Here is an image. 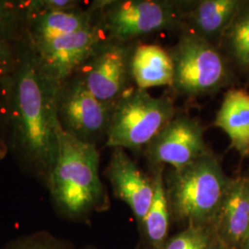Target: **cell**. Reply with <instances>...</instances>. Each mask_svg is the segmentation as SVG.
I'll use <instances>...</instances> for the list:
<instances>
[{"label": "cell", "instance_id": "obj_1", "mask_svg": "<svg viewBox=\"0 0 249 249\" xmlns=\"http://www.w3.org/2000/svg\"><path fill=\"white\" fill-rule=\"evenodd\" d=\"M57 92L23 43L9 81V148L22 166L45 182L59 149Z\"/></svg>", "mask_w": 249, "mask_h": 249}, {"label": "cell", "instance_id": "obj_2", "mask_svg": "<svg viewBox=\"0 0 249 249\" xmlns=\"http://www.w3.org/2000/svg\"><path fill=\"white\" fill-rule=\"evenodd\" d=\"M99 161L96 145L81 142L60 126L57 157L46 180L58 210L75 217L106 203L107 194L99 176Z\"/></svg>", "mask_w": 249, "mask_h": 249}, {"label": "cell", "instance_id": "obj_3", "mask_svg": "<svg viewBox=\"0 0 249 249\" xmlns=\"http://www.w3.org/2000/svg\"><path fill=\"white\" fill-rule=\"evenodd\" d=\"M230 182L210 151L182 169L172 170L165 187L170 209L191 225L207 222L217 217Z\"/></svg>", "mask_w": 249, "mask_h": 249}, {"label": "cell", "instance_id": "obj_4", "mask_svg": "<svg viewBox=\"0 0 249 249\" xmlns=\"http://www.w3.org/2000/svg\"><path fill=\"white\" fill-rule=\"evenodd\" d=\"M176 115L169 98L153 97L146 89L130 87L115 106L106 146L131 151L145 149Z\"/></svg>", "mask_w": 249, "mask_h": 249}, {"label": "cell", "instance_id": "obj_5", "mask_svg": "<svg viewBox=\"0 0 249 249\" xmlns=\"http://www.w3.org/2000/svg\"><path fill=\"white\" fill-rule=\"evenodd\" d=\"M99 23L107 40L129 44L140 36L172 30L184 23L183 5L159 0H100Z\"/></svg>", "mask_w": 249, "mask_h": 249}, {"label": "cell", "instance_id": "obj_6", "mask_svg": "<svg viewBox=\"0 0 249 249\" xmlns=\"http://www.w3.org/2000/svg\"><path fill=\"white\" fill-rule=\"evenodd\" d=\"M174 63L173 88L179 94L198 97L223 88L231 80L226 58L211 42L185 32L169 51Z\"/></svg>", "mask_w": 249, "mask_h": 249}, {"label": "cell", "instance_id": "obj_7", "mask_svg": "<svg viewBox=\"0 0 249 249\" xmlns=\"http://www.w3.org/2000/svg\"><path fill=\"white\" fill-rule=\"evenodd\" d=\"M106 40V33L97 20L76 33L25 44L40 70L59 89Z\"/></svg>", "mask_w": 249, "mask_h": 249}, {"label": "cell", "instance_id": "obj_8", "mask_svg": "<svg viewBox=\"0 0 249 249\" xmlns=\"http://www.w3.org/2000/svg\"><path fill=\"white\" fill-rule=\"evenodd\" d=\"M115 106L99 101L81 80L73 76L57 92V117L66 133L96 145L107 138Z\"/></svg>", "mask_w": 249, "mask_h": 249}, {"label": "cell", "instance_id": "obj_9", "mask_svg": "<svg viewBox=\"0 0 249 249\" xmlns=\"http://www.w3.org/2000/svg\"><path fill=\"white\" fill-rule=\"evenodd\" d=\"M134 48L129 44L106 40L80 68L77 76L99 101L116 106L129 89L131 57Z\"/></svg>", "mask_w": 249, "mask_h": 249}, {"label": "cell", "instance_id": "obj_10", "mask_svg": "<svg viewBox=\"0 0 249 249\" xmlns=\"http://www.w3.org/2000/svg\"><path fill=\"white\" fill-rule=\"evenodd\" d=\"M148 159L160 167L169 164L179 170L210 152L204 141V127L191 116L176 115L145 148Z\"/></svg>", "mask_w": 249, "mask_h": 249}, {"label": "cell", "instance_id": "obj_11", "mask_svg": "<svg viewBox=\"0 0 249 249\" xmlns=\"http://www.w3.org/2000/svg\"><path fill=\"white\" fill-rule=\"evenodd\" d=\"M107 174L116 196L142 223L153 197V180L146 177L121 148L113 149Z\"/></svg>", "mask_w": 249, "mask_h": 249}, {"label": "cell", "instance_id": "obj_12", "mask_svg": "<svg viewBox=\"0 0 249 249\" xmlns=\"http://www.w3.org/2000/svg\"><path fill=\"white\" fill-rule=\"evenodd\" d=\"M98 10L92 4L88 9L80 8L27 14L24 43H33L79 32L93 25L98 20Z\"/></svg>", "mask_w": 249, "mask_h": 249}, {"label": "cell", "instance_id": "obj_13", "mask_svg": "<svg viewBox=\"0 0 249 249\" xmlns=\"http://www.w3.org/2000/svg\"><path fill=\"white\" fill-rule=\"evenodd\" d=\"M246 1L241 0H202L197 1L184 11V22L191 30L213 44V40L222 39Z\"/></svg>", "mask_w": 249, "mask_h": 249}, {"label": "cell", "instance_id": "obj_14", "mask_svg": "<svg viewBox=\"0 0 249 249\" xmlns=\"http://www.w3.org/2000/svg\"><path fill=\"white\" fill-rule=\"evenodd\" d=\"M214 125L228 136L231 147L242 157H249V92L231 88L223 96Z\"/></svg>", "mask_w": 249, "mask_h": 249}, {"label": "cell", "instance_id": "obj_15", "mask_svg": "<svg viewBox=\"0 0 249 249\" xmlns=\"http://www.w3.org/2000/svg\"><path fill=\"white\" fill-rule=\"evenodd\" d=\"M131 77L136 87L147 89L159 86H173L174 63L160 45H140L131 57Z\"/></svg>", "mask_w": 249, "mask_h": 249}, {"label": "cell", "instance_id": "obj_16", "mask_svg": "<svg viewBox=\"0 0 249 249\" xmlns=\"http://www.w3.org/2000/svg\"><path fill=\"white\" fill-rule=\"evenodd\" d=\"M225 236L232 243L243 242L249 227V180L231 179L217 215Z\"/></svg>", "mask_w": 249, "mask_h": 249}, {"label": "cell", "instance_id": "obj_17", "mask_svg": "<svg viewBox=\"0 0 249 249\" xmlns=\"http://www.w3.org/2000/svg\"><path fill=\"white\" fill-rule=\"evenodd\" d=\"M153 197L142 224L151 244L159 248L165 240L169 226L170 205L163 182L162 170L158 168L153 178Z\"/></svg>", "mask_w": 249, "mask_h": 249}, {"label": "cell", "instance_id": "obj_18", "mask_svg": "<svg viewBox=\"0 0 249 249\" xmlns=\"http://www.w3.org/2000/svg\"><path fill=\"white\" fill-rule=\"evenodd\" d=\"M222 39L237 67L249 71V2H245Z\"/></svg>", "mask_w": 249, "mask_h": 249}, {"label": "cell", "instance_id": "obj_19", "mask_svg": "<svg viewBox=\"0 0 249 249\" xmlns=\"http://www.w3.org/2000/svg\"><path fill=\"white\" fill-rule=\"evenodd\" d=\"M27 9L25 0H0V36L23 43L25 40Z\"/></svg>", "mask_w": 249, "mask_h": 249}, {"label": "cell", "instance_id": "obj_20", "mask_svg": "<svg viewBox=\"0 0 249 249\" xmlns=\"http://www.w3.org/2000/svg\"><path fill=\"white\" fill-rule=\"evenodd\" d=\"M165 249H209V237L202 229L191 226L175 236Z\"/></svg>", "mask_w": 249, "mask_h": 249}, {"label": "cell", "instance_id": "obj_21", "mask_svg": "<svg viewBox=\"0 0 249 249\" xmlns=\"http://www.w3.org/2000/svg\"><path fill=\"white\" fill-rule=\"evenodd\" d=\"M23 43H16L0 36V80L9 79L14 71Z\"/></svg>", "mask_w": 249, "mask_h": 249}, {"label": "cell", "instance_id": "obj_22", "mask_svg": "<svg viewBox=\"0 0 249 249\" xmlns=\"http://www.w3.org/2000/svg\"><path fill=\"white\" fill-rule=\"evenodd\" d=\"M9 78L0 80V157H2L9 149L8 92Z\"/></svg>", "mask_w": 249, "mask_h": 249}, {"label": "cell", "instance_id": "obj_23", "mask_svg": "<svg viewBox=\"0 0 249 249\" xmlns=\"http://www.w3.org/2000/svg\"><path fill=\"white\" fill-rule=\"evenodd\" d=\"M11 249H62L51 237L37 235L21 241Z\"/></svg>", "mask_w": 249, "mask_h": 249}, {"label": "cell", "instance_id": "obj_24", "mask_svg": "<svg viewBox=\"0 0 249 249\" xmlns=\"http://www.w3.org/2000/svg\"><path fill=\"white\" fill-rule=\"evenodd\" d=\"M243 245H244V248L245 249H249V230L247 231V233H246V235H245V238H244V240H243Z\"/></svg>", "mask_w": 249, "mask_h": 249}]
</instances>
